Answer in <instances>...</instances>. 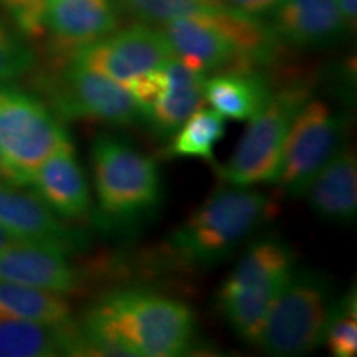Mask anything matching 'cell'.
Masks as SVG:
<instances>
[{
    "mask_svg": "<svg viewBox=\"0 0 357 357\" xmlns=\"http://www.w3.org/2000/svg\"><path fill=\"white\" fill-rule=\"evenodd\" d=\"M77 324L79 356L177 357L195 341L194 311L149 289L102 294Z\"/></svg>",
    "mask_w": 357,
    "mask_h": 357,
    "instance_id": "obj_1",
    "label": "cell"
},
{
    "mask_svg": "<svg viewBox=\"0 0 357 357\" xmlns=\"http://www.w3.org/2000/svg\"><path fill=\"white\" fill-rule=\"evenodd\" d=\"M275 208L270 195L252 187L218 189L172 231L167 248L181 265L215 266L255 235Z\"/></svg>",
    "mask_w": 357,
    "mask_h": 357,
    "instance_id": "obj_2",
    "label": "cell"
},
{
    "mask_svg": "<svg viewBox=\"0 0 357 357\" xmlns=\"http://www.w3.org/2000/svg\"><path fill=\"white\" fill-rule=\"evenodd\" d=\"M93 182L98 223L105 230L139 227L159 211L164 199L158 162L136 147L109 134H100L91 146Z\"/></svg>",
    "mask_w": 357,
    "mask_h": 357,
    "instance_id": "obj_3",
    "label": "cell"
},
{
    "mask_svg": "<svg viewBox=\"0 0 357 357\" xmlns=\"http://www.w3.org/2000/svg\"><path fill=\"white\" fill-rule=\"evenodd\" d=\"M294 266V250L284 240L265 236L245 250L223 280L215 296L217 310L245 342L257 344L268 311Z\"/></svg>",
    "mask_w": 357,
    "mask_h": 357,
    "instance_id": "obj_4",
    "label": "cell"
},
{
    "mask_svg": "<svg viewBox=\"0 0 357 357\" xmlns=\"http://www.w3.org/2000/svg\"><path fill=\"white\" fill-rule=\"evenodd\" d=\"M331 281L319 271L294 266L275 298L257 344L266 354H310L323 344L334 305Z\"/></svg>",
    "mask_w": 357,
    "mask_h": 357,
    "instance_id": "obj_5",
    "label": "cell"
},
{
    "mask_svg": "<svg viewBox=\"0 0 357 357\" xmlns=\"http://www.w3.org/2000/svg\"><path fill=\"white\" fill-rule=\"evenodd\" d=\"M73 144L55 111L26 89L0 83V154L20 187H29L38 166Z\"/></svg>",
    "mask_w": 357,
    "mask_h": 357,
    "instance_id": "obj_6",
    "label": "cell"
},
{
    "mask_svg": "<svg viewBox=\"0 0 357 357\" xmlns=\"http://www.w3.org/2000/svg\"><path fill=\"white\" fill-rule=\"evenodd\" d=\"M311 98L306 82H293L271 93L265 106L248 119L247 131L218 174L230 185L275 184L281 154L294 114Z\"/></svg>",
    "mask_w": 357,
    "mask_h": 357,
    "instance_id": "obj_7",
    "label": "cell"
},
{
    "mask_svg": "<svg viewBox=\"0 0 357 357\" xmlns=\"http://www.w3.org/2000/svg\"><path fill=\"white\" fill-rule=\"evenodd\" d=\"M347 129V113L310 98L289 124L275 184L291 197H303L316 174L344 146Z\"/></svg>",
    "mask_w": 357,
    "mask_h": 357,
    "instance_id": "obj_8",
    "label": "cell"
},
{
    "mask_svg": "<svg viewBox=\"0 0 357 357\" xmlns=\"http://www.w3.org/2000/svg\"><path fill=\"white\" fill-rule=\"evenodd\" d=\"M42 91L60 119H86L109 126L142 123V109L129 89L105 75L66 61L52 78H42Z\"/></svg>",
    "mask_w": 357,
    "mask_h": 357,
    "instance_id": "obj_9",
    "label": "cell"
},
{
    "mask_svg": "<svg viewBox=\"0 0 357 357\" xmlns=\"http://www.w3.org/2000/svg\"><path fill=\"white\" fill-rule=\"evenodd\" d=\"M172 58L171 45L159 29L136 24L79 48L68 61L105 75L128 89L136 79L164 68Z\"/></svg>",
    "mask_w": 357,
    "mask_h": 357,
    "instance_id": "obj_10",
    "label": "cell"
},
{
    "mask_svg": "<svg viewBox=\"0 0 357 357\" xmlns=\"http://www.w3.org/2000/svg\"><path fill=\"white\" fill-rule=\"evenodd\" d=\"M234 7L202 19H174L159 30L171 45L174 56L190 68L207 75L212 71L248 70L234 42L225 33Z\"/></svg>",
    "mask_w": 357,
    "mask_h": 357,
    "instance_id": "obj_11",
    "label": "cell"
},
{
    "mask_svg": "<svg viewBox=\"0 0 357 357\" xmlns=\"http://www.w3.org/2000/svg\"><path fill=\"white\" fill-rule=\"evenodd\" d=\"M0 227L13 238L55 247L68 255L88 245L83 230L58 218L32 190L6 182H0Z\"/></svg>",
    "mask_w": 357,
    "mask_h": 357,
    "instance_id": "obj_12",
    "label": "cell"
},
{
    "mask_svg": "<svg viewBox=\"0 0 357 357\" xmlns=\"http://www.w3.org/2000/svg\"><path fill=\"white\" fill-rule=\"evenodd\" d=\"M121 24L116 0H48L45 33L53 48L71 56L79 48L106 38Z\"/></svg>",
    "mask_w": 357,
    "mask_h": 357,
    "instance_id": "obj_13",
    "label": "cell"
},
{
    "mask_svg": "<svg viewBox=\"0 0 357 357\" xmlns=\"http://www.w3.org/2000/svg\"><path fill=\"white\" fill-rule=\"evenodd\" d=\"M0 280L65 296L82 288V275L70 263L68 253L24 240H13L0 248Z\"/></svg>",
    "mask_w": 357,
    "mask_h": 357,
    "instance_id": "obj_14",
    "label": "cell"
},
{
    "mask_svg": "<svg viewBox=\"0 0 357 357\" xmlns=\"http://www.w3.org/2000/svg\"><path fill=\"white\" fill-rule=\"evenodd\" d=\"M29 187L61 220H84L91 213V192L73 144L61 147L40 164Z\"/></svg>",
    "mask_w": 357,
    "mask_h": 357,
    "instance_id": "obj_15",
    "label": "cell"
},
{
    "mask_svg": "<svg viewBox=\"0 0 357 357\" xmlns=\"http://www.w3.org/2000/svg\"><path fill=\"white\" fill-rule=\"evenodd\" d=\"M205 77L176 56L164 66V82L155 100L142 111V123L166 141L205 102Z\"/></svg>",
    "mask_w": 357,
    "mask_h": 357,
    "instance_id": "obj_16",
    "label": "cell"
},
{
    "mask_svg": "<svg viewBox=\"0 0 357 357\" xmlns=\"http://www.w3.org/2000/svg\"><path fill=\"white\" fill-rule=\"evenodd\" d=\"M271 15L276 38L293 47H328L349 32L336 0H283Z\"/></svg>",
    "mask_w": 357,
    "mask_h": 357,
    "instance_id": "obj_17",
    "label": "cell"
},
{
    "mask_svg": "<svg viewBox=\"0 0 357 357\" xmlns=\"http://www.w3.org/2000/svg\"><path fill=\"white\" fill-rule=\"evenodd\" d=\"M303 197L321 220L351 225L357 217V155L342 146L316 174Z\"/></svg>",
    "mask_w": 357,
    "mask_h": 357,
    "instance_id": "obj_18",
    "label": "cell"
},
{
    "mask_svg": "<svg viewBox=\"0 0 357 357\" xmlns=\"http://www.w3.org/2000/svg\"><path fill=\"white\" fill-rule=\"evenodd\" d=\"M79 356L78 326L42 324L0 314V357Z\"/></svg>",
    "mask_w": 357,
    "mask_h": 357,
    "instance_id": "obj_19",
    "label": "cell"
},
{
    "mask_svg": "<svg viewBox=\"0 0 357 357\" xmlns=\"http://www.w3.org/2000/svg\"><path fill=\"white\" fill-rule=\"evenodd\" d=\"M273 93L268 79L253 68L225 70L205 79V101L223 118L248 121Z\"/></svg>",
    "mask_w": 357,
    "mask_h": 357,
    "instance_id": "obj_20",
    "label": "cell"
},
{
    "mask_svg": "<svg viewBox=\"0 0 357 357\" xmlns=\"http://www.w3.org/2000/svg\"><path fill=\"white\" fill-rule=\"evenodd\" d=\"M0 314L42 324H68L73 321L65 294L0 280Z\"/></svg>",
    "mask_w": 357,
    "mask_h": 357,
    "instance_id": "obj_21",
    "label": "cell"
},
{
    "mask_svg": "<svg viewBox=\"0 0 357 357\" xmlns=\"http://www.w3.org/2000/svg\"><path fill=\"white\" fill-rule=\"evenodd\" d=\"M227 132L225 118L213 108L200 106L169 137L167 154L172 158L202 159L215 162V146Z\"/></svg>",
    "mask_w": 357,
    "mask_h": 357,
    "instance_id": "obj_22",
    "label": "cell"
},
{
    "mask_svg": "<svg viewBox=\"0 0 357 357\" xmlns=\"http://www.w3.org/2000/svg\"><path fill=\"white\" fill-rule=\"evenodd\" d=\"M119 10L142 24H166L174 19H202L222 12L223 0H116Z\"/></svg>",
    "mask_w": 357,
    "mask_h": 357,
    "instance_id": "obj_23",
    "label": "cell"
},
{
    "mask_svg": "<svg viewBox=\"0 0 357 357\" xmlns=\"http://www.w3.org/2000/svg\"><path fill=\"white\" fill-rule=\"evenodd\" d=\"M323 344L334 357H354L357 354V296L354 288L334 301L324 329Z\"/></svg>",
    "mask_w": 357,
    "mask_h": 357,
    "instance_id": "obj_24",
    "label": "cell"
},
{
    "mask_svg": "<svg viewBox=\"0 0 357 357\" xmlns=\"http://www.w3.org/2000/svg\"><path fill=\"white\" fill-rule=\"evenodd\" d=\"M37 65V56L24 35L0 20V83L29 75Z\"/></svg>",
    "mask_w": 357,
    "mask_h": 357,
    "instance_id": "obj_25",
    "label": "cell"
},
{
    "mask_svg": "<svg viewBox=\"0 0 357 357\" xmlns=\"http://www.w3.org/2000/svg\"><path fill=\"white\" fill-rule=\"evenodd\" d=\"M48 0H0V7L10 17L17 32L25 38L45 35V12Z\"/></svg>",
    "mask_w": 357,
    "mask_h": 357,
    "instance_id": "obj_26",
    "label": "cell"
},
{
    "mask_svg": "<svg viewBox=\"0 0 357 357\" xmlns=\"http://www.w3.org/2000/svg\"><path fill=\"white\" fill-rule=\"evenodd\" d=\"M227 6L253 17L270 15L283 0H223Z\"/></svg>",
    "mask_w": 357,
    "mask_h": 357,
    "instance_id": "obj_27",
    "label": "cell"
},
{
    "mask_svg": "<svg viewBox=\"0 0 357 357\" xmlns=\"http://www.w3.org/2000/svg\"><path fill=\"white\" fill-rule=\"evenodd\" d=\"M339 10L349 32H354L357 25V0H336Z\"/></svg>",
    "mask_w": 357,
    "mask_h": 357,
    "instance_id": "obj_28",
    "label": "cell"
},
{
    "mask_svg": "<svg viewBox=\"0 0 357 357\" xmlns=\"http://www.w3.org/2000/svg\"><path fill=\"white\" fill-rule=\"evenodd\" d=\"M0 182H6V184L20 187L19 182H17L15 176H13V174L10 172V169L7 167L6 160H3V158H2V154H0ZM22 189H24V187H22Z\"/></svg>",
    "mask_w": 357,
    "mask_h": 357,
    "instance_id": "obj_29",
    "label": "cell"
},
{
    "mask_svg": "<svg viewBox=\"0 0 357 357\" xmlns=\"http://www.w3.org/2000/svg\"><path fill=\"white\" fill-rule=\"evenodd\" d=\"M13 240H17V238H13L10 234H7V231L0 227V248H3L8 243H12Z\"/></svg>",
    "mask_w": 357,
    "mask_h": 357,
    "instance_id": "obj_30",
    "label": "cell"
}]
</instances>
